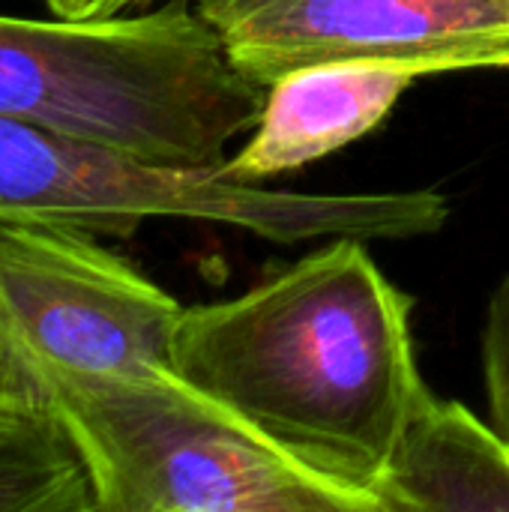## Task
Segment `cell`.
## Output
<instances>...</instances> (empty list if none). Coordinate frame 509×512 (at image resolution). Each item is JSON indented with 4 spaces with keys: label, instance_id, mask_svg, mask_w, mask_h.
<instances>
[{
    "label": "cell",
    "instance_id": "cell-9",
    "mask_svg": "<svg viewBox=\"0 0 509 512\" xmlns=\"http://www.w3.org/2000/svg\"><path fill=\"white\" fill-rule=\"evenodd\" d=\"M0 512H96L87 468L48 399L0 408Z\"/></svg>",
    "mask_w": 509,
    "mask_h": 512
},
{
    "label": "cell",
    "instance_id": "cell-5",
    "mask_svg": "<svg viewBox=\"0 0 509 512\" xmlns=\"http://www.w3.org/2000/svg\"><path fill=\"white\" fill-rule=\"evenodd\" d=\"M183 306L75 228L0 231V339L45 390L66 375L171 369Z\"/></svg>",
    "mask_w": 509,
    "mask_h": 512
},
{
    "label": "cell",
    "instance_id": "cell-7",
    "mask_svg": "<svg viewBox=\"0 0 509 512\" xmlns=\"http://www.w3.org/2000/svg\"><path fill=\"white\" fill-rule=\"evenodd\" d=\"M417 66L342 60L285 72L267 87L264 111L240 153L222 162V174L240 183H258L369 135L402 99Z\"/></svg>",
    "mask_w": 509,
    "mask_h": 512
},
{
    "label": "cell",
    "instance_id": "cell-12",
    "mask_svg": "<svg viewBox=\"0 0 509 512\" xmlns=\"http://www.w3.org/2000/svg\"><path fill=\"white\" fill-rule=\"evenodd\" d=\"M45 9L54 18H66V21H105V18H117L132 6H141L147 0H42Z\"/></svg>",
    "mask_w": 509,
    "mask_h": 512
},
{
    "label": "cell",
    "instance_id": "cell-6",
    "mask_svg": "<svg viewBox=\"0 0 509 512\" xmlns=\"http://www.w3.org/2000/svg\"><path fill=\"white\" fill-rule=\"evenodd\" d=\"M228 57L270 87L285 72L402 63L423 75L509 66V0H189Z\"/></svg>",
    "mask_w": 509,
    "mask_h": 512
},
{
    "label": "cell",
    "instance_id": "cell-10",
    "mask_svg": "<svg viewBox=\"0 0 509 512\" xmlns=\"http://www.w3.org/2000/svg\"><path fill=\"white\" fill-rule=\"evenodd\" d=\"M483 366L492 426L509 441V276L489 300L483 330Z\"/></svg>",
    "mask_w": 509,
    "mask_h": 512
},
{
    "label": "cell",
    "instance_id": "cell-11",
    "mask_svg": "<svg viewBox=\"0 0 509 512\" xmlns=\"http://www.w3.org/2000/svg\"><path fill=\"white\" fill-rule=\"evenodd\" d=\"M45 399H48L45 390L36 384V378L21 366V360L0 339V408L33 405V402H45Z\"/></svg>",
    "mask_w": 509,
    "mask_h": 512
},
{
    "label": "cell",
    "instance_id": "cell-4",
    "mask_svg": "<svg viewBox=\"0 0 509 512\" xmlns=\"http://www.w3.org/2000/svg\"><path fill=\"white\" fill-rule=\"evenodd\" d=\"M219 168L156 165L0 114V231L75 228L123 240L150 219H198L273 243L411 240L441 231L450 216L447 198L429 189L303 195L240 183Z\"/></svg>",
    "mask_w": 509,
    "mask_h": 512
},
{
    "label": "cell",
    "instance_id": "cell-2",
    "mask_svg": "<svg viewBox=\"0 0 509 512\" xmlns=\"http://www.w3.org/2000/svg\"><path fill=\"white\" fill-rule=\"evenodd\" d=\"M267 87L186 0L105 21L0 15V114L135 159L219 168Z\"/></svg>",
    "mask_w": 509,
    "mask_h": 512
},
{
    "label": "cell",
    "instance_id": "cell-3",
    "mask_svg": "<svg viewBox=\"0 0 509 512\" xmlns=\"http://www.w3.org/2000/svg\"><path fill=\"white\" fill-rule=\"evenodd\" d=\"M96 512H381L309 471L171 369L45 384Z\"/></svg>",
    "mask_w": 509,
    "mask_h": 512
},
{
    "label": "cell",
    "instance_id": "cell-8",
    "mask_svg": "<svg viewBox=\"0 0 509 512\" xmlns=\"http://www.w3.org/2000/svg\"><path fill=\"white\" fill-rule=\"evenodd\" d=\"M372 495L381 512H509V441L423 390Z\"/></svg>",
    "mask_w": 509,
    "mask_h": 512
},
{
    "label": "cell",
    "instance_id": "cell-1",
    "mask_svg": "<svg viewBox=\"0 0 509 512\" xmlns=\"http://www.w3.org/2000/svg\"><path fill=\"white\" fill-rule=\"evenodd\" d=\"M411 300L360 237L183 309L171 372L315 474L372 495L420 393Z\"/></svg>",
    "mask_w": 509,
    "mask_h": 512
}]
</instances>
